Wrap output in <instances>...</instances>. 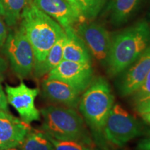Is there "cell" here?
<instances>
[{
	"instance_id": "6da1fadb",
	"label": "cell",
	"mask_w": 150,
	"mask_h": 150,
	"mask_svg": "<svg viewBox=\"0 0 150 150\" xmlns=\"http://www.w3.org/2000/svg\"><path fill=\"white\" fill-rule=\"evenodd\" d=\"M114 103L111 87L103 76L94 77L91 85L81 94L79 103V110L91 131L92 138L102 150L108 148L104 129Z\"/></svg>"
},
{
	"instance_id": "7a4b0ae2",
	"label": "cell",
	"mask_w": 150,
	"mask_h": 150,
	"mask_svg": "<svg viewBox=\"0 0 150 150\" xmlns=\"http://www.w3.org/2000/svg\"><path fill=\"white\" fill-rule=\"evenodd\" d=\"M150 45V27L140 21L112 36L106 67L115 77L132 64Z\"/></svg>"
},
{
	"instance_id": "3957f363",
	"label": "cell",
	"mask_w": 150,
	"mask_h": 150,
	"mask_svg": "<svg viewBox=\"0 0 150 150\" xmlns=\"http://www.w3.org/2000/svg\"><path fill=\"white\" fill-rule=\"evenodd\" d=\"M21 20L20 27L34 52L35 65H39L44 61L56 41L65 34L64 29L33 1L24 8Z\"/></svg>"
},
{
	"instance_id": "277c9868",
	"label": "cell",
	"mask_w": 150,
	"mask_h": 150,
	"mask_svg": "<svg viewBox=\"0 0 150 150\" xmlns=\"http://www.w3.org/2000/svg\"><path fill=\"white\" fill-rule=\"evenodd\" d=\"M40 114L43 118L42 131L54 139L93 144L85 121L76 109L52 105L42 108Z\"/></svg>"
},
{
	"instance_id": "5b68a950",
	"label": "cell",
	"mask_w": 150,
	"mask_h": 150,
	"mask_svg": "<svg viewBox=\"0 0 150 150\" xmlns=\"http://www.w3.org/2000/svg\"><path fill=\"white\" fill-rule=\"evenodd\" d=\"M2 50L18 77L23 79L32 74L34 52L21 27L8 32Z\"/></svg>"
},
{
	"instance_id": "8992f818",
	"label": "cell",
	"mask_w": 150,
	"mask_h": 150,
	"mask_svg": "<svg viewBox=\"0 0 150 150\" xmlns=\"http://www.w3.org/2000/svg\"><path fill=\"white\" fill-rule=\"evenodd\" d=\"M142 133V127L138 120L120 104L113 105L104 129V136L108 144L123 147Z\"/></svg>"
},
{
	"instance_id": "52a82bcc",
	"label": "cell",
	"mask_w": 150,
	"mask_h": 150,
	"mask_svg": "<svg viewBox=\"0 0 150 150\" xmlns=\"http://www.w3.org/2000/svg\"><path fill=\"white\" fill-rule=\"evenodd\" d=\"M47 78L61 81L81 95L93 81V69L91 63L63 60L48 73Z\"/></svg>"
},
{
	"instance_id": "ba28073f",
	"label": "cell",
	"mask_w": 150,
	"mask_h": 150,
	"mask_svg": "<svg viewBox=\"0 0 150 150\" xmlns=\"http://www.w3.org/2000/svg\"><path fill=\"white\" fill-rule=\"evenodd\" d=\"M93 56L106 67L112 36L106 28L94 22H82L75 30Z\"/></svg>"
},
{
	"instance_id": "9c48e42d",
	"label": "cell",
	"mask_w": 150,
	"mask_h": 150,
	"mask_svg": "<svg viewBox=\"0 0 150 150\" xmlns=\"http://www.w3.org/2000/svg\"><path fill=\"white\" fill-rule=\"evenodd\" d=\"M8 104L18 112L20 119L30 124L40 119V111L36 108L35 100L39 93L38 88L28 87L23 81L17 86H6Z\"/></svg>"
},
{
	"instance_id": "30bf717a",
	"label": "cell",
	"mask_w": 150,
	"mask_h": 150,
	"mask_svg": "<svg viewBox=\"0 0 150 150\" xmlns=\"http://www.w3.org/2000/svg\"><path fill=\"white\" fill-rule=\"evenodd\" d=\"M149 71L150 45L132 64L117 76L115 86L120 95H132L141 86Z\"/></svg>"
},
{
	"instance_id": "8fae6325",
	"label": "cell",
	"mask_w": 150,
	"mask_h": 150,
	"mask_svg": "<svg viewBox=\"0 0 150 150\" xmlns=\"http://www.w3.org/2000/svg\"><path fill=\"white\" fill-rule=\"evenodd\" d=\"M31 130L30 124L15 117L8 110L0 111V145L4 149L20 146Z\"/></svg>"
},
{
	"instance_id": "7c38bea8",
	"label": "cell",
	"mask_w": 150,
	"mask_h": 150,
	"mask_svg": "<svg viewBox=\"0 0 150 150\" xmlns=\"http://www.w3.org/2000/svg\"><path fill=\"white\" fill-rule=\"evenodd\" d=\"M33 2L40 10L55 20L63 29L73 27L83 18L77 7L67 0H34Z\"/></svg>"
},
{
	"instance_id": "4fadbf2b",
	"label": "cell",
	"mask_w": 150,
	"mask_h": 150,
	"mask_svg": "<svg viewBox=\"0 0 150 150\" xmlns=\"http://www.w3.org/2000/svg\"><path fill=\"white\" fill-rule=\"evenodd\" d=\"M41 88L42 96L52 104L76 110L78 108L81 95L68 84L47 78L42 81Z\"/></svg>"
},
{
	"instance_id": "5bb4252c",
	"label": "cell",
	"mask_w": 150,
	"mask_h": 150,
	"mask_svg": "<svg viewBox=\"0 0 150 150\" xmlns=\"http://www.w3.org/2000/svg\"><path fill=\"white\" fill-rule=\"evenodd\" d=\"M64 31L63 60L77 63H91L92 57L88 49L73 27L65 28Z\"/></svg>"
},
{
	"instance_id": "9a60e30c",
	"label": "cell",
	"mask_w": 150,
	"mask_h": 150,
	"mask_svg": "<svg viewBox=\"0 0 150 150\" xmlns=\"http://www.w3.org/2000/svg\"><path fill=\"white\" fill-rule=\"evenodd\" d=\"M142 0H112L109 5L112 24L120 26L125 24L139 6Z\"/></svg>"
},
{
	"instance_id": "2e32d148",
	"label": "cell",
	"mask_w": 150,
	"mask_h": 150,
	"mask_svg": "<svg viewBox=\"0 0 150 150\" xmlns=\"http://www.w3.org/2000/svg\"><path fill=\"white\" fill-rule=\"evenodd\" d=\"M64 40L65 34L56 41V42L48 52L44 61L39 65H35L33 72L37 78H40L44 75L48 74L63 61V49Z\"/></svg>"
},
{
	"instance_id": "e0dca14e",
	"label": "cell",
	"mask_w": 150,
	"mask_h": 150,
	"mask_svg": "<svg viewBox=\"0 0 150 150\" xmlns=\"http://www.w3.org/2000/svg\"><path fill=\"white\" fill-rule=\"evenodd\" d=\"M32 0H0V17L8 27H13L21 20L24 8Z\"/></svg>"
},
{
	"instance_id": "ac0fdd59",
	"label": "cell",
	"mask_w": 150,
	"mask_h": 150,
	"mask_svg": "<svg viewBox=\"0 0 150 150\" xmlns=\"http://www.w3.org/2000/svg\"><path fill=\"white\" fill-rule=\"evenodd\" d=\"M21 150H54V146L43 131L32 130L28 133L22 144Z\"/></svg>"
},
{
	"instance_id": "d6986e66",
	"label": "cell",
	"mask_w": 150,
	"mask_h": 150,
	"mask_svg": "<svg viewBox=\"0 0 150 150\" xmlns=\"http://www.w3.org/2000/svg\"><path fill=\"white\" fill-rule=\"evenodd\" d=\"M76 2L83 18L93 20L102 10L104 0H76Z\"/></svg>"
},
{
	"instance_id": "ffe728a7",
	"label": "cell",
	"mask_w": 150,
	"mask_h": 150,
	"mask_svg": "<svg viewBox=\"0 0 150 150\" xmlns=\"http://www.w3.org/2000/svg\"><path fill=\"white\" fill-rule=\"evenodd\" d=\"M54 146V150H93L92 145L76 140H56L47 135Z\"/></svg>"
},
{
	"instance_id": "44dd1931",
	"label": "cell",
	"mask_w": 150,
	"mask_h": 150,
	"mask_svg": "<svg viewBox=\"0 0 150 150\" xmlns=\"http://www.w3.org/2000/svg\"><path fill=\"white\" fill-rule=\"evenodd\" d=\"M150 95V71L148 73L147 76L142 82L141 86L138 88V89L133 94V99L134 102H136L142 98L149 96Z\"/></svg>"
},
{
	"instance_id": "7402d4cb",
	"label": "cell",
	"mask_w": 150,
	"mask_h": 150,
	"mask_svg": "<svg viewBox=\"0 0 150 150\" xmlns=\"http://www.w3.org/2000/svg\"><path fill=\"white\" fill-rule=\"evenodd\" d=\"M134 103L136 110L140 115L150 112V95Z\"/></svg>"
},
{
	"instance_id": "603a6c76",
	"label": "cell",
	"mask_w": 150,
	"mask_h": 150,
	"mask_svg": "<svg viewBox=\"0 0 150 150\" xmlns=\"http://www.w3.org/2000/svg\"><path fill=\"white\" fill-rule=\"evenodd\" d=\"M8 31L7 29L6 24L3 20V19L0 17V50L3 47L4 45L8 36Z\"/></svg>"
},
{
	"instance_id": "cb8c5ba5",
	"label": "cell",
	"mask_w": 150,
	"mask_h": 150,
	"mask_svg": "<svg viewBox=\"0 0 150 150\" xmlns=\"http://www.w3.org/2000/svg\"><path fill=\"white\" fill-rule=\"evenodd\" d=\"M1 110H8V108L6 95L4 91L2 86L0 84V111Z\"/></svg>"
},
{
	"instance_id": "d4e9b609",
	"label": "cell",
	"mask_w": 150,
	"mask_h": 150,
	"mask_svg": "<svg viewBox=\"0 0 150 150\" xmlns=\"http://www.w3.org/2000/svg\"><path fill=\"white\" fill-rule=\"evenodd\" d=\"M8 68L7 61L2 56H0V83L4 81L5 73Z\"/></svg>"
},
{
	"instance_id": "484cf974",
	"label": "cell",
	"mask_w": 150,
	"mask_h": 150,
	"mask_svg": "<svg viewBox=\"0 0 150 150\" xmlns=\"http://www.w3.org/2000/svg\"><path fill=\"white\" fill-rule=\"evenodd\" d=\"M138 150H150V136L140 140L137 145Z\"/></svg>"
},
{
	"instance_id": "4316f807",
	"label": "cell",
	"mask_w": 150,
	"mask_h": 150,
	"mask_svg": "<svg viewBox=\"0 0 150 150\" xmlns=\"http://www.w3.org/2000/svg\"><path fill=\"white\" fill-rule=\"evenodd\" d=\"M140 115L142 116V119H143L144 121H145L146 122L150 125V112H145V113L142 114V115Z\"/></svg>"
},
{
	"instance_id": "83f0119b",
	"label": "cell",
	"mask_w": 150,
	"mask_h": 150,
	"mask_svg": "<svg viewBox=\"0 0 150 150\" xmlns=\"http://www.w3.org/2000/svg\"><path fill=\"white\" fill-rule=\"evenodd\" d=\"M1 150H21V149H20V146H18V147L6 148V149H1Z\"/></svg>"
},
{
	"instance_id": "f1b7e54d",
	"label": "cell",
	"mask_w": 150,
	"mask_h": 150,
	"mask_svg": "<svg viewBox=\"0 0 150 150\" xmlns=\"http://www.w3.org/2000/svg\"><path fill=\"white\" fill-rule=\"evenodd\" d=\"M67 1H68L69 2L72 4H73L74 6H75L77 7V6H76V0H67Z\"/></svg>"
},
{
	"instance_id": "f546056e",
	"label": "cell",
	"mask_w": 150,
	"mask_h": 150,
	"mask_svg": "<svg viewBox=\"0 0 150 150\" xmlns=\"http://www.w3.org/2000/svg\"><path fill=\"white\" fill-rule=\"evenodd\" d=\"M1 149H4V147L1 145H0V150H1Z\"/></svg>"
}]
</instances>
